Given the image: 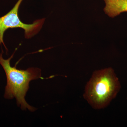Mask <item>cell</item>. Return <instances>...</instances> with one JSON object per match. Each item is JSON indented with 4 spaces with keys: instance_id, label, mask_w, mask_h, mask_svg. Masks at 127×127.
<instances>
[{
    "instance_id": "cell-1",
    "label": "cell",
    "mask_w": 127,
    "mask_h": 127,
    "mask_svg": "<svg viewBox=\"0 0 127 127\" xmlns=\"http://www.w3.org/2000/svg\"><path fill=\"white\" fill-rule=\"evenodd\" d=\"M121 85L113 69L108 67L95 71L88 82L83 96L94 109L108 106L119 92Z\"/></svg>"
},
{
    "instance_id": "cell-2",
    "label": "cell",
    "mask_w": 127,
    "mask_h": 127,
    "mask_svg": "<svg viewBox=\"0 0 127 127\" xmlns=\"http://www.w3.org/2000/svg\"><path fill=\"white\" fill-rule=\"evenodd\" d=\"M14 54L8 59H5L2 53H0V64L3 67L7 78L4 97L9 99L15 98L17 105L21 106L22 110L28 109L34 112L36 108L29 105L25 97L29 89L30 82L41 77V70L31 67L23 70H18L16 67H12L10 62Z\"/></svg>"
},
{
    "instance_id": "cell-3",
    "label": "cell",
    "mask_w": 127,
    "mask_h": 127,
    "mask_svg": "<svg viewBox=\"0 0 127 127\" xmlns=\"http://www.w3.org/2000/svg\"><path fill=\"white\" fill-rule=\"evenodd\" d=\"M23 0H18L13 8L7 14L0 17V44L2 43L6 47L3 37L4 33L10 28H22L25 30V37L30 39L37 34L42 27L45 21V18L37 20L32 24L23 23L18 16V9Z\"/></svg>"
},
{
    "instance_id": "cell-4",
    "label": "cell",
    "mask_w": 127,
    "mask_h": 127,
    "mask_svg": "<svg viewBox=\"0 0 127 127\" xmlns=\"http://www.w3.org/2000/svg\"><path fill=\"white\" fill-rule=\"evenodd\" d=\"M104 11L111 18H114L123 12H127V0H103Z\"/></svg>"
}]
</instances>
